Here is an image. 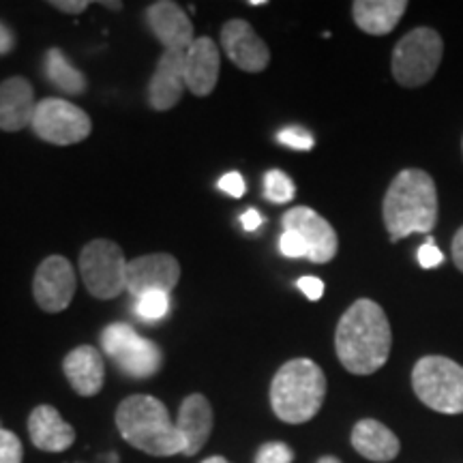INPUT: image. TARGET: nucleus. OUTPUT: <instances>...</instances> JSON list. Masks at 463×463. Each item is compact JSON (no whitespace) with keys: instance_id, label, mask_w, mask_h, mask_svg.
<instances>
[{"instance_id":"f257e3e1","label":"nucleus","mask_w":463,"mask_h":463,"mask_svg":"<svg viewBox=\"0 0 463 463\" xmlns=\"http://www.w3.org/2000/svg\"><path fill=\"white\" fill-rule=\"evenodd\" d=\"M392 333L384 309L372 298H358L341 316L335 350L344 367L354 375H372L389 361Z\"/></svg>"},{"instance_id":"f03ea898","label":"nucleus","mask_w":463,"mask_h":463,"mask_svg":"<svg viewBox=\"0 0 463 463\" xmlns=\"http://www.w3.org/2000/svg\"><path fill=\"white\" fill-rule=\"evenodd\" d=\"M382 217L392 242L430 234L438 223V189L430 174L416 167L399 172L382 202Z\"/></svg>"},{"instance_id":"7ed1b4c3","label":"nucleus","mask_w":463,"mask_h":463,"mask_svg":"<svg viewBox=\"0 0 463 463\" xmlns=\"http://www.w3.org/2000/svg\"><path fill=\"white\" fill-rule=\"evenodd\" d=\"M116 427L131 447L153 457L184 453V442L170 412L157 397L131 395L116 410Z\"/></svg>"},{"instance_id":"20e7f679","label":"nucleus","mask_w":463,"mask_h":463,"mask_svg":"<svg viewBox=\"0 0 463 463\" xmlns=\"http://www.w3.org/2000/svg\"><path fill=\"white\" fill-rule=\"evenodd\" d=\"M326 397V375L311 358H292L275 373L270 405L277 419L289 425L311 420Z\"/></svg>"},{"instance_id":"39448f33","label":"nucleus","mask_w":463,"mask_h":463,"mask_svg":"<svg viewBox=\"0 0 463 463\" xmlns=\"http://www.w3.org/2000/svg\"><path fill=\"white\" fill-rule=\"evenodd\" d=\"M412 386L427 408L442 414L463 412V367L447 356H422L414 364Z\"/></svg>"},{"instance_id":"423d86ee","label":"nucleus","mask_w":463,"mask_h":463,"mask_svg":"<svg viewBox=\"0 0 463 463\" xmlns=\"http://www.w3.org/2000/svg\"><path fill=\"white\" fill-rule=\"evenodd\" d=\"M444 54V43L438 31L420 26L410 31L392 50L391 71L397 84L416 89L431 82Z\"/></svg>"},{"instance_id":"0eeeda50","label":"nucleus","mask_w":463,"mask_h":463,"mask_svg":"<svg viewBox=\"0 0 463 463\" xmlns=\"http://www.w3.org/2000/svg\"><path fill=\"white\" fill-rule=\"evenodd\" d=\"M103 352L125 375L136 380L153 378L164 364V352L153 339L137 335L131 324L114 322L101 333Z\"/></svg>"},{"instance_id":"6e6552de","label":"nucleus","mask_w":463,"mask_h":463,"mask_svg":"<svg viewBox=\"0 0 463 463\" xmlns=\"http://www.w3.org/2000/svg\"><path fill=\"white\" fill-rule=\"evenodd\" d=\"M127 266L123 249L108 239L90 241L80 253V275L95 298L109 300L127 289Z\"/></svg>"},{"instance_id":"1a4fd4ad","label":"nucleus","mask_w":463,"mask_h":463,"mask_svg":"<svg viewBox=\"0 0 463 463\" xmlns=\"http://www.w3.org/2000/svg\"><path fill=\"white\" fill-rule=\"evenodd\" d=\"M31 129L43 142L54 144V146H71L90 136L92 123L82 108L73 106L67 99L48 97L34 108Z\"/></svg>"},{"instance_id":"9d476101","label":"nucleus","mask_w":463,"mask_h":463,"mask_svg":"<svg viewBox=\"0 0 463 463\" xmlns=\"http://www.w3.org/2000/svg\"><path fill=\"white\" fill-rule=\"evenodd\" d=\"M78 279L71 262L62 256H50L39 264L33 279V294L45 314H61L71 305Z\"/></svg>"},{"instance_id":"9b49d317","label":"nucleus","mask_w":463,"mask_h":463,"mask_svg":"<svg viewBox=\"0 0 463 463\" xmlns=\"http://www.w3.org/2000/svg\"><path fill=\"white\" fill-rule=\"evenodd\" d=\"M281 223L283 230L297 232L300 239L305 241L307 260H311L314 264H326L337 256V232L333 230V225L326 219L317 215L314 208H289L286 215H283Z\"/></svg>"},{"instance_id":"f8f14e48","label":"nucleus","mask_w":463,"mask_h":463,"mask_svg":"<svg viewBox=\"0 0 463 463\" xmlns=\"http://www.w3.org/2000/svg\"><path fill=\"white\" fill-rule=\"evenodd\" d=\"M181 279V264L170 253H148L127 266V292L140 298L146 292L170 294Z\"/></svg>"},{"instance_id":"ddd939ff","label":"nucleus","mask_w":463,"mask_h":463,"mask_svg":"<svg viewBox=\"0 0 463 463\" xmlns=\"http://www.w3.org/2000/svg\"><path fill=\"white\" fill-rule=\"evenodd\" d=\"M222 45L230 61L242 71L260 73L269 67V45L245 20L225 22V26L222 28Z\"/></svg>"},{"instance_id":"4468645a","label":"nucleus","mask_w":463,"mask_h":463,"mask_svg":"<svg viewBox=\"0 0 463 463\" xmlns=\"http://www.w3.org/2000/svg\"><path fill=\"white\" fill-rule=\"evenodd\" d=\"M146 22L150 33L159 39L165 50L184 52L195 42L189 15L184 14L181 5L172 3V0H159V3L150 5L146 9Z\"/></svg>"},{"instance_id":"2eb2a0df","label":"nucleus","mask_w":463,"mask_h":463,"mask_svg":"<svg viewBox=\"0 0 463 463\" xmlns=\"http://www.w3.org/2000/svg\"><path fill=\"white\" fill-rule=\"evenodd\" d=\"M222 69L217 43L211 37H200L184 50V84L195 97H208L215 90Z\"/></svg>"},{"instance_id":"dca6fc26","label":"nucleus","mask_w":463,"mask_h":463,"mask_svg":"<svg viewBox=\"0 0 463 463\" xmlns=\"http://www.w3.org/2000/svg\"><path fill=\"white\" fill-rule=\"evenodd\" d=\"M184 84V52L165 50L159 58V65L155 69L148 84V106L157 112L172 109L181 101Z\"/></svg>"},{"instance_id":"f3484780","label":"nucleus","mask_w":463,"mask_h":463,"mask_svg":"<svg viewBox=\"0 0 463 463\" xmlns=\"http://www.w3.org/2000/svg\"><path fill=\"white\" fill-rule=\"evenodd\" d=\"M62 373L80 397H95L103 389L106 363H103L101 352H97V347L80 345L65 356Z\"/></svg>"},{"instance_id":"a211bd4d","label":"nucleus","mask_w":463,"mask_h":463,"mask_svg":"<svg viewBox=\"0 0 463 463\" xmlns=\"http://www.w3.org/2000/svg\"><path fill=\"white\" fill-rule=\"evenodd\" d=\"M34 108V90L26 78L15 75L0 84V131L15 133L31 127Z\"/></svg>"},{"instance_id":"6ab92c4d","label":"nucleus","mask_w":463,"mask_h":463,"mask_svg":"<svg viewBox=\"0 0 463 463\" xmlns=\"http://www.w3.org/2000/svg\"><path fill=\"white\" fill-rule=\"evenodd\" d=\"M28 433L33 444L45 453H62L75 442V431L54 405H37L28 416Z\"/></svg>"},{"instance_id":"aec40b11","label":"nucleus","mask_w":463,"mask_h":463,"mask_svg":"<svg viewBox=\"0 0 463 463\" xmlns=\"http://www.w3.org/2000/svg\"><path fill=\"white\" fill-rule=\"evenodd\" d=\"M176 430L184 442V453L187 457L198 455L208 442L213 431V408L211 402L200 392L189 395L178 408Z\"/></svg>"},{"instance_id":"412c9836","label":"nucleus","mask_w":463,"mask_h":463,"mask_svg":"<svg viewBox=\"0 0 463 463\" xmlns=\"http://www.w3.org/2000/svg\"><path fill=\"white\" fill-rule=\"evenodd\" d=\"M352 447L358 455H363L364 459L375 461V463H386L392 461L399 455V438L392 433L389 427L382 425L380 420L373 419H363L358 420L352 430Z\"/></svg>"},{"instance_id":"4be33fe9","label":"nucleus","mask_w":463,"mask_h":463,"mask_svg":"<svg viewBox=\"0 0 463 463\" xmlns=\"http://www.w3.org/2000/svg\"><path fill=\"white\" fill-rule=\"evenodd\" d=\"M405 9H408L405 0H356L352 5V15L363 33L382 37L395 31Z\"/></svg>"},{"instance_id":"5701e85b","label":"nucleus","mask_w":463,"mask_h":463,"mask_svg":"<svg viewBox=\"0 0 463 463\" xmlns=\"http://www.w3.org/2000/svg\"><path fill=\"white\" fill-rule=\"evenodd\" d=\"M43 73L52 86L65 95H84L89 89L84 73L78 67L71 65V61L65 56V52L52 48L48 50L43 61Z\"/></svg>"},{"instance_id":"b1692460","label":"nucleus","mask_w":463,"mask_h":463,"mask_svg":"<svg viewBox=\"0 0 463 463\" xmlns=\"http://www.w3.org/2000/svg\"><path fill=\"white\" fill-rule=\"evenodd\" d=\"M297 187H294L292 178L281 170H270L264 176V195L266 200H270L273 204H288L294 200Z\"/></svg>"},{"instance_id":"393cba45","label":"nucleus","mask_w":463,"mask_h":463,"mask_svg":"<svg viewBox=\"0 0 463 463\" xmlns=\"http://www.w3.org/2000/svg\"><path fill=\"white\" fill-rule=\"evenodd\" d=\"M170 311V294L167 292H146L136 298V314L144 322H157Z\"/></svg>"},{"instance_id":"a878e982","label":"nucleus","mask_w":463,"mask_h":463,"mask_svg":"<svg viewBox=\"0 0 463 463\" xmlns=\"http://www.w3.org/2000/svg\"><path fill=\"white\" fill-rule=\"evenodd\" d=\"M277 142L294 150L314 148V136L307 129H303V127H288V129H281L277 133Z\"/></svg>"},{"instance_id":"bb28decb","label":"nucleus","mask_w":463,"mask_h":463,"mask_svg":"<svg viewBox=\"0 0 463 463\" xmlns=\"http://www.w3.org/2000/svg\"><path fill=\"white\" fill-rule=\"evenodd\" d=\"M294 450L286 442H266L260 447L256 463H292Z\"/></svg>"},{"instance_id":"cd10ccee","label":"nucleus","mask_w":463,"mask_h":463,"mask_svg":"<svg viewBox=\"0 0 463 463\" xmlns=\"http://www.w3.org/2000/svg\"><path fill=\"white\" fill-rule=\"evenodd\" d=\"M24 449L20 438L7 430H0V463H22Z\"/></svg>"},{"instance_id":"c85d7f7f","label":"nucleus","mask_w":463,"mask_h":463,"mask_svg":"<svg viewBox=\"0 0 463 463\" xmlns=\"http://www.w3.org/2000/svg\"><path fill=\"white\" fill-rule=\"evenodd\" d=\"M279 249L286 258H307L305 241L292 230H283L279 239Z\"/></svg>"},{"instance_id":"c756f323","label":"nucleus","mask_w":463,"mask_h":463,"mask_svg":"<svg viewBox=\"0 0 463 463\" xmlns=\"http://www.w3.org/2000/svg\"><path fill=\"white\" fill-rule=\"evenodd\" d=\"M219 191H223L225 195H230V198H242L245 195V178L241 176L239 172H228L223 174L222 178H219L217 183Z\"/></svg>"},{"instance_id":"7c9ffc66","label":"nucleus","mask_w":463,"mask_h":463,"mask_svg":"<svg viewBox=\"0 0 463 463\" xmlns=\"http://www.w3.org/2000/svg\"><path fill=\"white\" fill-rule=\"evenodd\" d=\"M416 258H419V264L422 269H438V266L444 262V253L436 247L433 239H427L425 245H420Z\"/></svg>"},{"instance_id":"2f4dec72","label":"nucleus","mask_w":463,"mask_h":463,"mask_svg":"<svg viewBox=\"0 0 463 463\" xmlns=\"http://www.w3.org/2000/svg\"><path fill=\"white\" fill-rule=\"evenodd\" d=\"M297 286L309 300H320L324 294V281L317 279V277H300Z\"/></svg>"},{"instance_id":"473e14b6","label":"nucleus","mask_w":463,"mask_h":463,"mask_svg":"<svg viewBox=\"0 0 463 463\" xmlns=\"http://www.w3.org/2000/svg\"><path fill=\"white\" fill-rule=\"evenodd\" d=\"M50 5L52 7H56L58 11H62V14H71V15L84 14V11L90 7L89 0H52Z\"/></svg>"},{"instance_id":"72a5a7b5","label":"nucleus","mask_w":463,"mask_h":463,"mask_svg":"<svg viewBox=\"0 0 463 463\" xmlns=\"http://www.w3.org/2000/svg\"><path fill=\"white\" fill-rule=\"evenodd\" d=\"M262 215H260L258 211H253V208H249V211H245L241 215V225H242V230L245 232H256L260 225H262Z\"/></svg>"},{"instance_id":"f704fd0d","label":"nucleus","mask_w":463,"mask_h":463,"mask_svg":"<svg viewBox=\"0 0 463 463\" xmlns=\"http://www.w3.org/2000/svg\"><path fill=\"white\" fill-rule=\"evenodd\" d=\"M14 48H15L14 33H11V28L7 24H3V22H0V56L14 52Z\"/></svg>"},{"instance_id":"c9c22d12","label":"nucleus","mask_w":463,"mask_h":463,"mask_svg":"<svg viewBox=\"0 0 463 463\" xmlns=\"http://www.w3.org/2000/svg\"><path fill=\"white\" fill-rule=\"evenodd\" d=\"M453 262L463 273V228L457 232L453 239Z\"/></svg>"},{"instance_id":"e433bc0d","label":"nucleus","mask_w":463,"mask_h":463,"mask_svg":"<svg viewBox=\"0 0 463 463\" xmlns=\"http://www.w3.org/2000/svg\"><path fill=\"white\" fill-rule=\"evenodd\" d=\"M202 463H230V461L225 459V457H222V455H213V457H208V459H204Z\"/></svg>"},{"instance_id":"4c0bfd02","label":"nucleus","mask_w":463,"mask_h":463,"mask_svg":"<svg viewBox=\"0 0 463 463\" xmlns=\"http://www.w3.org/2000/svg\"><path fill=\"white\" fill-rule=\"evenodd\" d=\"M317 463H341V461L337 459V457H333V455H326V457H322V459L317 461Z\"/></svg>"},{"instance_id":"58836bf2","label":"nucleus","mask_w":463,"mask_h":463,"mask_svg":"<svg viewBox=\"0 0 463 463\" xmlns=\"http://www.w3.org/2000/svg\"><path fill=\"white\" fill-rule=\"evenodd\" d=\"M101 5H106V7L114 9V11H118L120 7H123V3H101Z\"/></svg>"},{"instance_id":"ea45409f","label":"nucleus","mask_w":463,"mask_h":463,"mask_svg":"<svg viewBox=\"0 0 463 463\" xmlns=\"http://www.w3.org/2000/svg\"><path fill=\"white\" fill-rule=\"evenodd\" d=\"M249 5H251V7H262V5H266L264 0H249Z\"/></svg>"},{"instance_id":"a19ab883","label":"nucleus","mask_w":463,"mask_h":463,"mask_svg":"<svg viewBox=\"0 0 463 463\" xmlns=\"http://www.w3.org/2000/svg\"><path fill=\"white\" fill-rule=\"evenodd\" d=\"M0 430H3V427H0Z\"/></svg>"}]
</instances>
